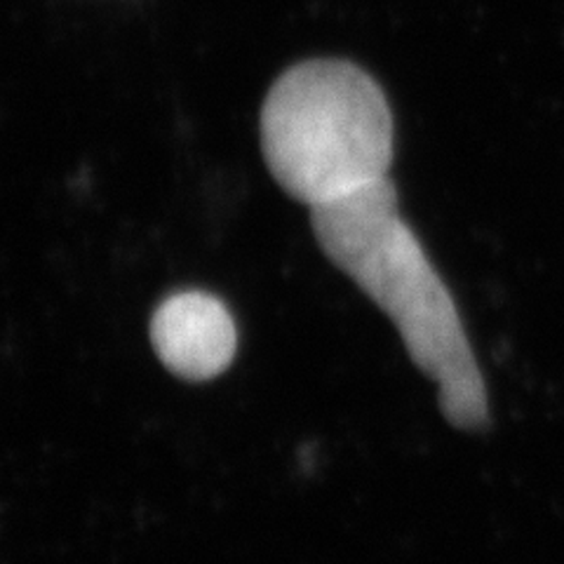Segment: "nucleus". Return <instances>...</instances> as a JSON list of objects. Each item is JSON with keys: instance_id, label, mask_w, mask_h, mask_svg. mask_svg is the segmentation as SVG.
<instances>
[{"instance_id": "nucleus-2", "label": "nucleus", "mask_w": 564, "mask_h": 564, "mask_svg": "<svg viewBox=\"0 0 564 564\" xmlns=\"http://www.w3.org/2000/svg\"><path fill=\"white\" fill-rule=\"evenodd\" d=\"M393 134L379 83L344 59L288 68L261 106L263 161L280 188L308 207L388 176Z\"/></svg>"}, {"instance_id": "nucleus-1", "label": "nucleus", "mask_w": 564, "mask_h": 564, "mask_svg": "<svg viewBox=\"0 0 564 564\" xmlns=\"http://www.w3.org/2000/svg\"><path fill=\"white\" fill-rule=\"evenodd\" d=\"M329 261L393 321L414 365L437 381V402L456 429L487 423V388L454 299L398 212L391 176L311 207Z\"/></svg>"}, {"instance_id": "nucleus-3", "label": "nucleus", "mask_w": 564, "mask_h": 564, "mask_svg": "<svg viewBox=\"0 0 564 564\" xmlns=\"http://www.w3.org/2000/svg\"><path fill=\"white\" fill-rule=\"evenodd\" d=\"M151 341L172 375L207 381L226 372L238 350L234 315L207 292H176L158 306Z\"/></svg>"}]
</instances>
